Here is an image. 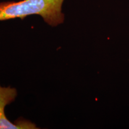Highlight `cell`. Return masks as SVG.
Returning a JSON list of instances; mask_svg holds the SVG:
<instances>
[{
    "label": "cell",
    "mask_w": 129,
    "mask_h": 129,
    "mask_svg": "<svg viewBox=\"0 0 129 129\" xmlns=\"http://www.w3.org/2000/svg\"><path fill=\"white\" fill-rule=\"evenodd\" d=\"M17 96V91L15 88L5 87L0 85V129L36 128V125L30 122L22 121L13 123L7 118L5 108L15 101Z\"/></svg>",
    "instance_id": "obj_2"
},
{
    "label": "cell",
    "mask_w": 129,
    "mask_h": 129,
    "mask_svg": "<svg viewBox=\"0 0 129 129\" xmlns=\"http://www.w3.org/2000/svg\"><path fill=\"white\" fill-rule=\"evenodd\" d=\"M64 0H21L0 3V21L24 19L32 15L40 16L52 27L63 23L62 10Z\"/></svg>",
    "instance_id": "obj_1"
}]
</instances>
